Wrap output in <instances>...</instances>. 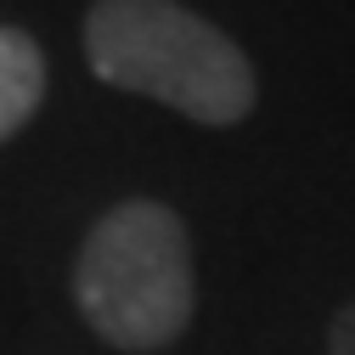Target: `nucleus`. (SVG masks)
I'll return each instance as SVG.
<instances>
[{"label":"nucleus","instance_id":"f257e3e1","mask_svg":"<svg viewBox=\"0 0 355 355\" xmlns=\"http://www.w3.org/2000/svg\"><path fill=\"white\" fill-rule=\"evenodd\" d=\"M85 57L96 79L198 124H237L254 107V68L232 34L175 0H96L85 17Z\"/></svg>","mask_w":355,"mask_h":355},{"label":"nucleus","instance_id":"7ed1b4c3","mask_svg":"<svg viewBox=\"0 0 355 355\" xmlns=\"http://www.w3.org/2000/svg\"><path fill=\"white\" fill-rule=\"evenodd\" d=\"M46 96V57L23 28H0V141L17 136Z\"/></svg>","mask_w":355,"mask_h":355},{"label":"nucleus","instance_id":"f03ea898","mask_svg":"<svg viewBox=\"0 0 355 355\" xmlns=\"http://www.w3.org/2000/svg\"><path fill=\"white\" fill-rule=\"evenodd\" d=\"M79 310L119 349H158L192 316V243L164 203H119L96 220L73 271Z\"/></svg>","mask_w":355,"mask_h":355},{"label":"nucleus","instance_id":"20e7f679","mask_svg":"<svg viewBox=\"0 0 355 355\" xmlns=\"http://www.w3.org/2000/svg\"><path fill=\"white\" fill-rule=\"evenodd\" d=\"M333 355H355V299L333 316Z\"/></svg>","mask_w":355,"mask_h":355}]
</instances>
